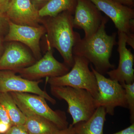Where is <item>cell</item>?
<instances>
[{"label":"cell","instance_id":"cell-22","mask_svg":"<svg viewBox=\"0 0 134 134\" xmlns=\"http://www.w3.org/2000/svg\"><path fill=\"white\" fill-rule=\"evenodd\" d=\"M0 122H3L12 126V122L5 108L0 104Z\"/></svg>","mask_w":134,"mask_h":134},{"label":"cell","instance_id":"cell-7","mask_svg":"<svg viewBox=\"0 0 134 134\" xmlns=\"http://www.w3.org/2000/svg\"><path fill=\"white\" fill-rule=\"evenodd\" d=\"M90 68L95 75L98 87V96L96 99L97 107H104L107 114L112 116L117 107L128 108L126 92L121 85L99 73L91 64Z\"/></svg>","mask_w":134,"mask_h":134},{"label":"cell","instance_id":"cell-17","mask_svg":"<svg viewBox=\"0 0 134 134\" xmlns=\"http://www.w3.org/2000/svg\"><path fill=\"white\" fill-rule=\"evenodd\" d=\"M77 0H50L38 10L41 18L55 16L65 11H69L73 14L76 7Z\"/></svg>","mask_w":134,"mask_h":134},{"label":"cell","instance_id":"cell-27","mask_svg":"<svg viewBox=\"0 0 134 134\" xmlns=\"http://www.w3.org/2000/svg\"><path fill=\"white\" fill-rule=\"evenodd\" d=\"M58 134H77L74 128V126L70 124L65 129L61 130Z\"/></svg>","mask_w":134,"mask_h":134},{"label":"cell","instance_id":"cell-15","mask_svg":"<svg viewBox=\"0 0 134 134\" xmlns=\"http://www.w3.org/2000/svg\"><path fill=\"white\" fill-rule=\"evenodd\" d=\"M107 114L104 107H98L88 120L80 121L73 126L76 133L77 134H104Z\"/></svg>","mask_w":134,"mask_h":134},{"label":"cell","instance_id":"cell-18","mask_svg":"<svg viewBox=\"0 0 134 134\" xmlns=\"http://www.w3.org/2000/svg\"><path fill=\"white\" fill-rule=\"evenodd\" d=\"M0 104L5 108L13 126H23L26 116L18 108L9 92H0Z\"/></svg>","mask_w":134,"mask_h":134},{"label":"cell","instance_id":"cell-29","mask_svg":"<svg viewBox=\"0 0 134 134\" xmlns=\"http://www.w3.org/2000/svg\"><path fill=\"white\" fill-rule=\"evenodd\" d=\"M4 37L0 36V57L2 54L5 48V41L4 40Z\"/></svg>","mask_w":134,"mask_h":134},{"label":"cell","instance_id":"cell-13","mask_svg":"<svg viewBox=\"0 0 134 134\" xmlns=\"http://www.w3.org/2000/svg\"><path fill=\"white\" fill-rule=\"evenodd\" d=\"M117 51L119 54V60L117 69L109 70L107 74L110 79L119 82L121 84L134 82V54L130 49L127 48L125 34L118 32Z\"/></svg>","mask_w":134,"mask_h":134},{"label":"cell","instance_id":"cell-28","mask_svg":"<svg viewBox=\"0 0 134 134\" xmlns=\"http://www.w3.org/2000/svg\"><path fill=\"white\" fill-rule=\"evenodd\" d=\"M125 6L133 8L134 6V0H113Z\"/></svg>","mask_w":134,"mask_h":134},{"label":"cell","instance_id":"cell-9","mask_svg":"<svg viewBox=\"0 0 134 134\" xmlns=\"http://www.w3.org/2000/svg\"><path fill=\"white\" fill-rule=\"evenodd\" d=\"M42 25L37 26L19 25L9 21V28L5 36V42L15 41L24 44L30 48L37 60L41 58L40 40L46 34Z\"/></svg>","mask_w":134,"mask_h":134},{"label":"cell","instance_id":"cell-25","mask_svg":"<svg viewBox=\"0 0 134 134\" xmlns=\"http://www.w3.org/2000/svg\"><path fill=\"white\" fill-rule=\"evenodd\" d=\"M111 134H134V122L126 128Z\"/></svg>","mask_w":134,"mask_h":134},{"label":"cell","instance_id":"cell-10","mask_svg":"<svg viewBox=\"0 0 134 134\" xmlns=\"http://www.w3.org/2000/svg\"><path fill=\"white\" fill-rule=\"evenodd\" d=\"M42 79L31 81L16 75L14 71L0 70V92H18L36 94L43 97L52 104L56 100L40 87Z\"/></svg>","mask_w":134,"mask_h":134},{"label":"cell","instance_id":"cell-26","mask_svg":"<svg viewBox=\"0 0 134 134\" xmlns=\"http://www.w3.org/2000/svg\"><path fill=\"white\" fill-rule=\"evenodd\" d=\"M12 125L3 122H0V134H5L8 132Z\"/></svg>","mask_w":134,"mask_h":134},{"label":"cell","instance_id":"cell-20","mask_svg":"<svg viewBox=\"0 0 134 134\" xmlns=\"http://www.w3.org/2000/svg\"><path fill=\"white\" fill-rule=\"evenodd\" d=\"M9 28V21L4 14H0V36L5 37Z\"/></svg>","mask_w":134,"mask_h":134},{"label":"cell","instance_id":"cell-1","mask_svg":"<svg viewBox=\"0 0 134 134\" xmlns=\"http://www.w3.org/2000/svg\"><path fill=\"white\" fill-rule=\"evenodd\" d=\"M108 18L104 16L98 30L93 36L80 38L72 50L73 55L85 58L99 73L104 75L115 66L110 62V58L116 42V33L107 34L106 25Z\"/></svg>","mask_w":134,"mask_h":134},{"label":"cell","instance_id":"cell-16","mask_svg":"<svg viewBox=\"0 0 134 134\" xmlns=\"http://www.w3.org/2000/svg\"><path fill=\"white\" fill-rule=\"evenodd\" d=\"M25 128L29 134H58L60 130L46 118L36 115H26Z\"/></svg>","mask_w":134,"mask_h":134},{"label":"cell","instance_id":"cell-8","mask_svg":"<svg viewBox=\"0 0 134 134\" xmlns=\"http://www.w3.org/2000/svg\"><path fill=\"white\" fill-rule=\"evenodd\" d=\"M46 43L47 50L43 57L33 65L14 72L23 78L34 81L44 77L62 76L69 72L70 68L54 58L53 48L47 41Z\"/></svg>","mask_w":134,"mask_h":134},{"label":"cell","instance_id":"cell-21","mask_svg":"<svg viewBox=\"0 0 134 134\" xmlns=\"http://www.w3.org/2000/svg\"><path fill=\"white\" fill-rule=\"evenodd\" d=\"M5 134H29L23 126H13Z\"/></svg>","mask_w":134,"mask_h":134},{"label":"cell","instance_id":"cell-6","mask_svg":"<svg viewBox=\"0 0 134 134\" xmlns=\"http://www.w3.org/2000/svg\"><path fill=\"white\" fill-rule=\"evenodd\" d=\"M113 22L118 32L125 34L127 44L134 49V9L113 0H90Z\"/></svg>","mask_w":134,"mask_h":134},{"label":"cell","instance_id":"cell-19","mask_svg":"<svg viewBox=\"0 0 134 134\" xmlns=\"http://www.w3.org/2000/svg\"><path fill=\"white\" fill-rule=\"evenodd\" d=\"M125 89L126 98L130 114V121L131 124L134 122V82L131 84H121Z\"/></svg>","mask_w":134,"mask_h":134},{"label":"cell","instance_id":"cell-2","mask_svg":"<svg viewBox=\"0 0 134 134\" xmlns=\"http://www.w3.org/2000/svg\"><path fill=\"white\" fill-rule=\"evenodd\" d=\"M73 17L71 12L65 11L55 16L43 18L41 22L46 30V41L58 50L64 63L70 68L74 64L73 47L81 38L80 34L74 31Z\"/></svg>","mask_w":134,"mask_h":134},{"label":"cell","instance_id":"cell-23","mask_svg":"<svg viewBox=\"0 0 134 134\" xmlns=\"http://www.w3.org/2000/svg\"><path fill=\"white\" fill-rule=\"evenodd\" d=\"M50 0H30L31 2L37 10H39L45 6Z\"/></svg>","mask_w":134,"mask_h":134},{"label":"cell","instance_id":"cell-4","mask_svg":"<svg viewBox=\"0 0 134 134\" xmlns=\"http://www.w3.org/2000/svg\"><path fill=\"white\" fill-rule=\"evenodd\" d=\"M74 64L66 74L62 76L47 77L50 86H68L85 89L88 91L96 99L98 94L96 76L90 70V63L85 58L74 55Z\"/></svg>","mask_w":134,"mask_h":134},{"label":"cell","instance_id":"cell-5","mask_svg":"<svg viewBox=\"0 0 134 134\" xmlns=\"http://www.w3.org/2000/svg\"><path fill=\"white\" fill-rule=\"evenodd\" d=\"M9 93L25 116L36 115L44 117L54 123L60 130L65 129L69 126L65 112L53 110L43 97L29 93Z\"/></svg>","mask_w":134,"mask_h":134},{"label":"cell","instance_id":"cell-3","mask_svg":"<svg viewBox=\"0 0 134 134\" xmlns=\"http://www.w3.org/2000/svg\"><path fill=\"white\" fill-rule=\"evenodd\" d=\"M50 92L56 98L65 100L68 103V112L72 117L73 126L80 121L88 120L97 108L96 99L85 89L50 86Z\"/></svg>","mask_w":134,"mask_h":134},{"label":"cell","instance_id":"cell-14","mask_svg":"<svg viewBox=\"0 0 134 134\" xmlns=\"http://www.w3.org/2000/svg\"><path fill=\"white\" fill-rule=\"evenodd\" d=\"M4 14L15 24L33 26L41 25L42 18L30 0H11Z\"/></svg>","mask_w":134,"mask_h":134},{"label":"cell","instance_id":"cell-12","mask_svg":"<svg viewBox=\"0 0 134 134\" xmlns=\"http://www.w3.org/2000/svg\"><path fill=\"white\" fill-rule=\"evenodd\" d=\"M7 43L0 57V70L15 71L37 61L33 54L21 43L15 41Z\"/></svg>","mask_w":134,"mask_h":134},{"label":"cell","instance_id":"cell-11","mask_svg":"<svg viewBox=\"0 0 134 134\" xmlns=\"http://www.w3.org/2000/svg\"><path fill=\"white\" fill-rule=\"evenodd\" d=\"M104 17L91 1L77 0L73 17V26L75 29L83 30L84 37H90L97 31Z\"/></svg>","mask_w":134,"mask_h":134},{"label":"cell","instance_id":"cell-24","mask_svg":"<svg viewBox=\"0 0 134 134\" xmlns=\"http://www.w3.org/2000/svg\"><path fill=\"white\" fill-rule=\"evenodd\" d=\"M11 0H0V14H5Z\"/></svg>","mask_w":134,"mask_h":134}]
</instances>
